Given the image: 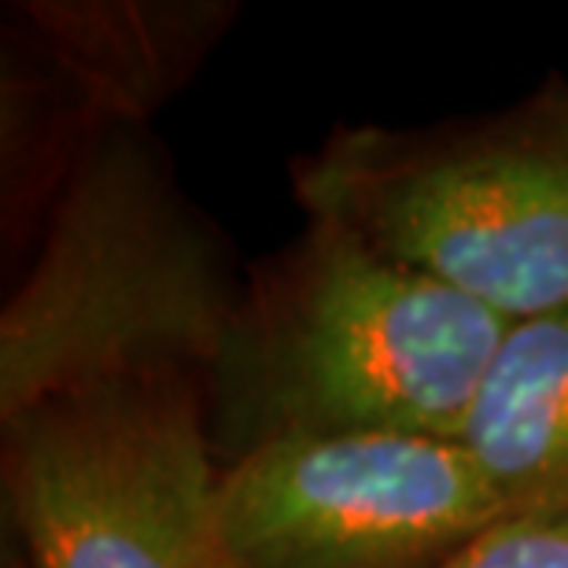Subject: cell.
<instances>
[{"mask_svg": "<svg viewBox=\"0 0 568 568\" xmlns=\"http://www.w3.org/2000/svg\"><path fill=\"white\" fill-rule=\"evenodd\" d=\"M509 322L339 225L306 233L244 292L207 388L236 454L288 436L458 439Z\"/></svg>", "mask_w": 568, "mask_h": 568, "instance_id": "cell-1", "label": "cell"}, {"mask_svg": "<svg viewBox=\"0 0 568 568\" xmlns=\"http://www.w3.org/2000/svg\"><path fill=\"white\" fill-rule=\"evenodd\" d=\"M230 252L138 122L93 133L0 314V422L144 369L211 381L241 322Z\"/></svg>", "mask_w": 568, "mask_h": 568, "instance_id": "cell-2", "label": "cell"}, {"mask_svg": "<svg viewBox=\"0 0 568 568\" xmlns=\"http://www.w3.org/2000/svg\"><path fill=\"white\" fill-rule=\"evenodd\" d=\"M306 222H328L491 306H568V82L432 126H344L292 163Z\"/></svg>", "mask_w": 568, "mask_h": 568, "instance_id": "cell-3", "label": "cell"}, {"mask_svg": "<svg viewBox=\"0 0 568 568\" xmlns=\"http://www.w3.org/2000/svg\"><path fill=\"white\" fill-rule=\"evenodd\" d=\"M207 377L144 369L0 422L8 514L30 568H230Z\"/></svg>", "mask_w": 568, "mask_h": 568, "instance_id": "cell-4", "label": "cell"}, {"mask_svg": "<svg viewBox=\"0 0 568 568\" xmlns=\"http://www.w3.org/2000/svg\"><path fill=\"white\" fill-rule=\"evenodd\" d=\"M503 520L458 439L288 436L219 480L230 568H436Z\"/></svg>", "mask_w": 568, "mask_h": 568, "instance_id": "cell-5", "label": "cell"}, {"mask_svg": "<svg viewBox=\"0 0 568 568\" xmlns=\"http://www.w3.org/2000/svg\"><path fill=\"white\" fill-rule=\"evenodd\" d=\"M458 443L506 520L568 525V306L509 322Z\"/></svg>", "mask_w": 568, "mask_h": 568, "instance_id": "cell-6", "label": "cell"}, {"mask_svg": "<svg viewBox=\"0 0 568 568\" xmlns=\"http://www.w3.org/2000/svg\"><path fill=\"white\" fill-rule=\"evenodd\" d=\"M436 568H568V525L503 520Z\"/></svg>", "mask_w": 568, "mask_h": 568, "instance_id": "cell-7", "label": "cell"}, {"mask_svg": "<svg viewBox=\"0 0 568 568\" xmlns=\"http://www.w3.org/2000/svg\"><path fill=\"white\" fill-rule=\"evenodd\" d=\"M19 568H30V565H27V561H22V565H19Z\"/></svg>", "mask_w": 568, "mask_h": 568, "instance_id": "cell-8", "label": "cell"}]
</instances>
